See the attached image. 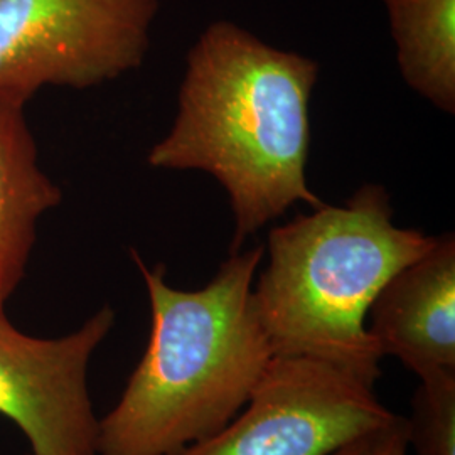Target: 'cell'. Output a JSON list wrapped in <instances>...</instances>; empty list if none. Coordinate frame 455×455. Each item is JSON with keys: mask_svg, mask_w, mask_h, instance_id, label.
<instances>
[{"mask_svg": "<svg viewBox=\"0 0 455 455\" xmlns=\"http://www.w3.org/2000/svg\"><path fill=\"white\" fill-rule=\"evenodd\" d=\"M317 61L214 20L188 52L178 115L150 148L154 169L203 171L227 189L229 255L295 203L324 206L306 178Z\"/></svg>", "mask_w": 455, "mask_h": 455, "instance_id": "1", "label": "cell"}, {"mask_svg": "<svg viewBox=\"0 0 455 455\" xmlns=\"http://www.w3.org/2000/svg\"><path fill=\"white\" fill-rule=\"evenodd\" d=\"M263 246L231 253L212 282L180 291L165 267L144 276L152 312L146 355L98 427L97 455H169L223 430L274 359L253 304Z\"/></svg>", "mask_w": 455, "mask_h": 455, "instance_id": "2", "label": "cell"}, {"mask_svg": "<svg viewBox=\"0 0 455 455\" xmlns=\"http://www.w3.org/2000/svg\"><path fill=\"white\" fill-rule=\"evenodd\" d=\"M435 242L393 223L390 195L364 184L346 206L297 214L268 236L253 304L275 356L319 359L374 385L383 358L368 312L383 285Z\"/></svg>", "mask_w": 455, "mask_h": 455, "instance_id": "3", "label": "cell"}, {"mask_svg": "<svg viewBox=\"0 0 455 455\" xmlns=\"http://www.w3.org/2000/svg\"><path fill=\"white\" fill-rule=\"evenodd\" d=\"M161 0H0V93L93 88L137 69Z\"/></svg>", "mask_w": 455, "mask_h": 455, "instance_id": "4", "label": "cell"}, {"mask_svg": "<svg viewBox=\"0 0 455 455\" xmlns=\"http://www.w3.org/2000/svg\"><path fill=\"white\" fill-rule=\"evenodd\" d=\"M374 385L331 363L274 356L244 411L169 455H331L396 415Z\"/></svg>", "mask_w": 455, "mask_h": 455, "instance_id": "5", "label": "cell"}, {"mask_svg": "<svg viewBox=\"0 0 455 455\" xmlns=\"http://www.w3.org/2000/svg\"><path fill=\"white\" fill-rule=\"evenodd\" d=\"M114 324L105 306L76 331L44 339L19 331L0 309V415L22 430L33 455H97L88 368Z\"/></svg>", "mask_w": 455, "mask_h": 455, "instance_id": "6", "label": "cell"}, {"mask_svg": "<svg viewBox=\"0 0 455 455\" xmlns=\"http://www.w3.org/2000/svg\"><path fill=\"white\" fill-rule=\"evenodd\" d=\"M370 325L378 349L422 378L455 371V238L434 244L400 268L376 295Z\"/></svg>", "mask_w": 455, "mask_h": 455, "instance_id": "7", "label": "cell"}, {"mask_svg": "<svg viewBox=\"0 0 455 455\" xmlns=\"http://www.w3.org/2000/svg\"><path fill=\"white\" fill-rule=\"evenodd\" d=\"M28 101L0 93V309L24 278L41 218L63 199L39 163Z\"/></svg>", "mask_w": 455, "mask_h": 455, "instance_id": "8", "label": "cell"}, {"mask_svg": "<svg viewBox=\"0 0 455 455\" xmlns=\"http://www.w3.org/2000/svg\"><path fill=\"white\" fill-rule=\"evenodd\" d=\"M396 60L411 90L455 112V0H383Z\"/></svg>", "mask_w": 455, "mask_h": 455, "instance_id": "9", "label": "cell"}, {"mask_svg": "<svg viewBox=\"0 0 455 455\" xmlns=\"http://www.w3.org/2000/svg\"><path fill=\"white\" fill-rule=\"evenodd\" d=\"M419 379L407 419L408 445L415 455H455V371Z\"/></svg>", "mask_w": 455, "mask_h": 455, "instance_id": "10", "label": "cell"}, {"mask_svg": "<svg viewBox=\"0 0 455 455\" xmlns=\"http://www.w3.org/2000/svg\"><path fill=\"white\" fill-rule=\"evenodd\" d=\"M407 419L395 415L390 422L359 435L331 455H407Z\"/></svg>", "mask_w": 455, "mask_h": 455, "instance_id": "11", "label": "cell"}]
</instances>
